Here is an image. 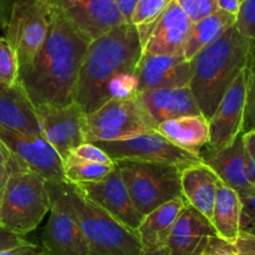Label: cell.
<instances>
[{
  "mask_svg": "<svg viewBox=\"0 0 255 255\" xmlns=\"http://www.w3.org/2000/svg\"><path fill=\"white\" fill-rule=\"evenodd\" d=\"M234 247L238 255H255V235L242 230Z\"/></svg>",
  "mask_w": 255,
  "mask_h": 255,
  "instance_id": "cell-37",
  "label": "cell"
},
{
  "mask_svg": "<svg viewBox=\"0 0 255 255\" xmlns=\"http://www.w3.org/2000/svg\"><path fill=\"white\" fill-rule=\"evenodd\" d=\"M11 156H13V154L9 151V149L6 148L5 144L0 140V169L8 168Z\"/></svg>",
  "mask_w": 255,
  "mask_h": 255,
  "instance_id": "cell-42",
  "label": "cell"
},
{
  "mask_svg": "<svg viewBox=\"0 0 255 255\" xmlns=\"http://www.w3.org/2000/svg\"><path fill=\"white\" fill-rule=\"evenodd\" d=\"M134 77L136 93L161 88H185L190 84L191 65L183 53L173 55L143 54Z\"/></svg>",
  "mask_w": 255,
  "mask_h": 255,
  "instance_id": "cell-15",
  "label": "cell"
},
{
  "mask_svg": "<svg viewBox=\"0 0 255 255\" xmlns=\"http://www.w3.org/2000/svg\"><path fill=\"white\" fill-rule=\"evenodd\" d=\"M242 213L243 203L239 193L220 181L210 219L218 237L234 244L242 232Z\"/></svg>",
  "mask_w": 255,
  "mask_h": 255,
  "instance_id": "cell-25",
  "label": "cell"
},
{
  "mask_svg": "<svg viewBox=\"0 0 255 255\" xmlns=\"http://www.w3.org/2000/svg\"><path fill=\"white\" fill-rule=\"evenodd\" d=\"M243 143L245 154L255 163V129L243 133Z\"/></svg>",
  "mask_w": 255,
  "mask_h": 255,
  "instance_id": "cell-40",
  "label": "cell"
},
{
  "mask_svg": "<svg viewBox=\"0 0 255 255\" xmlns=\"http://www.w3.org/2000/svg\"><path fill=\"white\" fill-rule=\"evenodd\" d=\"M244 232L252 233V234H254V235H255V227H250V228H248V229H245Z\"/></svg>",
  "mask_w": 255,
  "mask_h": 255,
  "instance_id": "cell-45",
  "label": "cell"
},
{
  "mask_svg": "<svg viewBox=\"0 0 255 255\" xmlns=\"http://www.w3.org/2000/svg\"><path fill=\"white\" fill-rule=\"evenodd\" d=\"M191 23L210 15L218 10L217 0H176Z\"/></svg>",
  "mask_w": 255,
  "mask_h": 255,
  "instance_id": "cell-33",
  "label": "cell"
},
{
  "mask_svg": "<svg viewBox=\"0 0 255 255\" xmlns=\"http://www.w3.org/2000/svg\"><path fill=\"white\" fill-rule=\"evenodd\" d=\"M254 44L233 25L190 60L189 88L205 119H210L235 78L247 68Z\"/></svg>",
  "mask_w": 255,
  "mask_h": 255,
  "instance_id": "cell-3",
  "label": "cell"
},
{
  "mask_svg": "<svg viewBox=\"0 0 255 255\" xmlns=\"http://www.w3.org/2000/svg\"><path fill=\"white\" fill-rule=\"evenodd\" d=\"M245 100H247V68L239 73L208 119L209 143L208 150L218 151L228 148L243 134Z\"/></svg>",
  "mask_w": 255,
  "mask_h": 255,
  "instance_id": "cell-10",
  "label": "cell"
},
{
  "mask_svg": "<svg viewBox=\"0 0 255 255\" xmlns=\"http://www.w3.org/2000/svg\"><path fill=\"white\" fill-rule=\"evenodd\" d=\"M155 131L174 145L197 156L200 155L202 149L209 143L208 119L202 114L165 120L155 128Z\"/></svg>",
  "mask_w": 255,
  "mask_h": 255,
  "instance_id": "cell-24",
  "label": "cell"
},
{
  "mask_svg": "<svg viewBox=\"0 0 255 255\" xmlns=\"http://www.w3.org/2000/svg\"><path fill=\"white\" fill-rule=\"evenodd\" d=\"M186 205L188 203L185 199L179 197L144 215L135 230L143 250H155L166 247L171 229Z\"/></svg>",
  "mask_w": 255,
  "mask_h": 255,
  "instance_id": "cell-23",
  "label": "cell"
},
{
  "mask_svg": "<svg viewBox=\"0 0 255 255\" xmlns=\"http://www.w3.org/2000/svg\"><path fill=\"white\" fill-rule=\"evenodd\" d=\"M90 41L60 11L50 6L45 41L33 61L20 68L19 77L34 108L74 103L78 75Z\"/></svg>",
  "mask_w": 255,
  "mask_h": 255,
  "instance_id": "cell-2",
  "label": "cell"
},
{
  "mask_svg": "<svg viewBox=\"0 0 255 255\" xmlns=\"http://www.w3.org/2000/svg\"><path fill=\"white\" fill-rule=\"evenodd\" d=\"M20 64L18 54L6 36H0V84L14 87L19 83Z\"/></svg>",
  "mask_w": 255,
  "mask_h": 255,
  "instance_id": "cell-29",
  "label": "cell"
},
{
  "mask_svg": "<svg viewBox=\"0 0 255 255\" xmlns=\"http://www.w3.org/2000/svg\"><path fill=\"white\" fill-rule=\"evenodd\" d=\"M8 166L9 176L0 194V229L25 237L50 212L46 180L14 156Z\"/></svg>",
  "mask_w": 255,
  "mask_h": 255,
  "instance_id": "cell-5",
  "label": "cell"
},
{
  "mask_svg": "<svg viewBox=\"0 0 255 255\" xmlns=\"http://www.w3.org/2000/svg\"><path fill=\"white\" fill-rule=\"evenodd\" d=\"M94 144L103 149L114 161L128 159L173 164L184 168L200 160L199 156L174 145L156 131H150L123 140L95 141Z\"/></svg>",
  "mask_w": 255,
  "mask_h": 255,
  "instance_id": "cell-9",
  "label": "cell"
},
{
  "mask_svg": "<svg viewBox=\"0 0 255 255\" xmlns=\"http://www.w3.org/2000/svg\"><path fill=\"white\" fill-rule=\"evenodd\" d=\"M200 255H238L234 244L213 235Z\"/></svg>",
  "mask_w": 255,
  "mask_h": 255,
  "instance_id": "cell-36",
  "label": "cell"
},
{
  "mask_svg": "<svg viewBox=\"0 0 255 255\" xmlns=\"http://www.w3.org/2000/svg\"><path fill=\"white\" fill-rule=\"evenodd\" d=\"M123 180L135 209L141 217L155 208L183 197L180 166L141 160H117Z\"/></svg>",
  "mask_w": 255,
  "mask_h": 255,
  "instance_id": "cell-6",
  "label": "cell"
},
{
  "mask_svg": "<svg viewBox=\"0 0 255 255\" xmlns=\"http://www.w3.org/2000/svg\"><path fill=\"white\" fill-rule=\"evenodd\" d=\"M85 141H115L155 131L136 94L108 100L97 110L85 113L83 123Z\"/></svg>",
  "mask_w": 255,
  "mask_h": 255,
  "instance_id": "cell-7",
  "label": "cell"
},
{
  "mask_svg": "<svg viewBox=\"0 0 255 255\" xmlns=\"http://www.w3.org/2000/svg\"><path fill=\"white\" fill-rule=\"evenodd\" d=\"M136 98L154 128L174 118L202 114L189 87L145 90Z\"/></svg>",
  "mask_w": 255,
  "mask_h": 255,
  "instance_id": "cell-17",
  "label": "cell"
},
{
  "mask_svg": "<svg viewBox=\"0 0 255 255\" xmlns=\"http://www.w3.org/2000/svg\"><path fill=\"white\" fill-rule=\"evenodd\" d=\"M69 154L77 156V158L84 159V160L93 161V163L105 164V165H114L115 164V161L94 143H83L82 145L73 149Z\"/></svg>",
  "mask_w": 255,
  "mask_h": 255,
  "instance_id": "cell-34",
  "label": "cell"
},
{
  "mask_svg": "<svg viewBox=\"0 0 255 255\" xmlns=\"http://www.w3.org/2000/svg\"><path fill=\"white\" fill-rule=\"evenodd\" d=\"M63 165L65 180L72 184H83L102 180L114 170L117 164L105 165V164L93 163L68 154L67 158L63 160Z\"/></svg>",
  "mask_w": 255,
  "mask_h": 255,
  "instance_id": "cell-27",
  "label": "cell"
},
{
  "mask_svg": "<svg viewBox=\"0 0 255 255\" xmlns=\"http://www.w3.org/2000/svg\"><path fill=\"white\" fill-rule=\"evenodd\" d=\"M118 9L122 13L123 18L127 23H130L131 14H133L134 8H135L138 0H115Z\"/></svg>",
  "mask_w": 255,
  "mask_h": 255,
  "instance_id": "cell-39",
  "label": "cell"
},
{
  "mask_svg": "<svg viewBox=\"0 0 255 255\" xmlns=\"http://www.w3.org/2000/svg\"><path fill=\"white\" fill-rule=\"evenodd\" d=\"M200 160L207 164L219 176L225 185L230 186L238 193L252 188L245 171V153L243 134L228 148L218 151H200Z\"/></svg>",
  "mask_w": 255,
  "mask_h": 255,
  "instance_id": "cell-22",
  "label": "cell"
},
{
  "mask_svg": "<svg viewBox=\"0 0 255 255\" xmlns=\"http://www.w3.org/2000/svg\"><path fill=\"white\" fill-rule=\"evenodd\" d=\"M51 204L69 213L82 229L90 255H140L143 247L129 229L67 180H46Z\"/></svg>",
  "mask_w": 255,
  "mask_h": 255,
  "instance_id": "cell-4",
  "label": "cell"
},
{
  "mask_svg": "<svg viewBox=\"0 0 255 255\" xmlns=\"http://www.w3.org/2000/svg\"><path fill=\"white\" fill-rule=\"evenodd\" d=\"M50 6L46 0H21L14 6L4 31L18 54L20 68L33 61L46 39Z\"/></svg>",
  "mask_w": 255,
  "mask_h": 255,
  "instance_id": "cell-8",
  "label": "cell"
},
{
  "mask_svg": "<svg viewBox=\"0 0 255 255\" xmlns=\"http://www.w3.org/2000/svg\"><path fill=\"white\" fill-rule=\"evenodd\" d=\"M35 112L44 139L63 160L73 149L87 143L83 131L85 113L77 103L64 107L44 105L35 108Z\"/></svg>",
  "mask_w": 255,
  "mask_h": 255,
  "instance_id": "cell-12",
  "label": "cell"
},
{
  "mask_svg": "<svg viewBox=\"0 0 255 255\" xmlns=\"http://www.w3.org/2000/svg\"><path fill=\"white\" fill-rule=\"evenodd\" d=\"M220 181L214 170L202 160L180 169L181 195L188 205L209 220L212 219Z\"/></svg>",
  "mask_w": 255,
  "mask_h": 255,
  "instance_id": "cell-20",
  "label": "cell"
},
{
  "mask_svg": "<svg viewBox=\"0 0 255 255\" xmlns=\"http://www.w3.org/2000/svg\"><path fill=\"white\" fill-rule=\"evenodd\" d=\"M140 255H169V252L165 247V248H161V249H155V250H143Z\"/></svg>",
  "mask_w": 255,
  "mask_h": 255,
  "instance_id": "cell-44",
  "label": "cell"
},
{
  "mask_svg": "<svg viewBox=\"0 0 255 255\" xmlns=\"http://www.w3.org/2000/svg\"><path fill=\"white\" fill-rule=\"evenodd\" d=\"M255 129V44L247 65V100L243 133Z\"/></svg>",
  "mask_w": 255,
  "mask_h": 255,
  "instance_id": "cell-31",
  "label": "cell"
},
{
  "mask_svg": "<svg viewBox=\"0 0 255 255\" xmlns=\"http://www.w3.org/2000/svg\"><path fill=\"white\" fill-rule=\"evenodd\" d=\"M239 195L243 203L240 229L245 230L250 227H255V188L240 191Z\"/></svg>",
  "mask_w": 255,
  "mask_h": 255,
  "instance_id": "cell-35",
  "label": "cell"
},
{
  "mask_svg": "<svg viewBox=\"0 0 255 255\" xmlns=\"http://www.w3.org/2000/svg\"><path fill=\"white\" fill-rule=\"evenodd\" d=\"M235 28L250 40H255V0H243L237 15Z\"/></svg>",
  "mask_w": 255,
  "mask_h": 255,
  "instance_id": "cell-32",
  "label": "cell"
},
{
  "mask_svg": "<svg viewBox=\"0 0 255 255\" xmlns=\"http://www.w3.org/2000/svg\"><path fill=\"white\" fill-rule=\"evenodd\" d=\"M173 0H138L130 23L138 29L141 44H145L151 29Z\"/></svg>",
  "mask_w": 255,
  "mask_h": 255,
  "instance_id": "cell-28",
  "label": "cell"
},
{
  "mask_svg": "<svg viewBox=\"0 0 255 255\" xmlns=\"http://www.w3.org/2000/svg\"><path fill=\"white\" fill-rule=\"evenodd\" d=\"M41 243L46 255H90L88 242L78 223L58 205L51 204Z\"/></svg>",
  "mask_w": 255,
  "mask_h": 255,
  "instance_id": "cell-18",
  "label": "cell"
},
{
  "mask_svg": "<svg viewBox=\"0 0 255 255\" xmlns=\"http://www.w3.org/2000/svg\"><path fill=\"white\" fill-rule=\"evenodd\" d=\"M21 0H0V29L5 30L14 6Z\"/></svg>",
  "mask_w": 255,
  "mask_h": 255,
  "instance_id": "cell-38",
  "label": "cell"
},
{
  "mask_svg": "<svg viewBox=\"0 0 255 255\" xmlns=\"http://www.w3.org/2000/svg\"><path fill=\"white\" fill-rule=\"evenodd\" d=\"M90 40L127 23L115 0H46Z\"/></svg>",
  "mask_w": 255,
  "mask_h": 255,
  "instance_id": "cell-13",
  "label": "cell"
},
{
  "mask_svg": "<svg viewBox=\"0 0 255 255\" xmlns=\"http://www.w3.org/2000/svg\"><path fill=\"white\" fill-rule=\"evenodd\" d=\"M75 185L88 199L103 208L123 225L134 232L138 229L143 217L134 207L118 166L102 180Z\"/></svg>",
  "mask_w": 255,
  "mask_h": 255,
  "instance_id": "cell-14",
  "label": "cell"
},
{
  "mask_svg": "<svg viewBox=\"0 0 255 255\" xmlns=\"http://www.w3.org/2000/svg\"><path fill=\"white\" fill-rule=\"evenodd\" d=\"M8 176H9V166L5 169H0V194H1V191H3V188L4 185H5Z\"/></svg>",
  "mask_w": 255,
  "mask_h": 255,
  "instance_id": "cell-43",
  "label": "cell"
},
{
  "mask_svg": "<svg viewBox=\"0 0 255 255\" xmlns=\"http://www.w3.org/2000/svg\"><path fill=\"white\" fill-rule=\"evenodd\" d=\"M240 1H243V0H240Z\"/></svg>",
  "mask_w": 255,
  "mask_h": 255,
  "instance_id": "cell-46",
  "label": "cell"
},
{
  "mask_svg": "<svg viewBox=\"0 0 255 255\" xmlns=\"http://www.w3.org/2000/svg\"><path fill=\"white\" fill-rule=\"evenodd\" d=\"M240 0H217V5L219 10L229 13L232 15H238L240 9Z\"/></svg>",
  "mask_w": 255,
  "mask_h": 255,
  "instance_id": "cell-41",
  "label": "cell"
},
{
  "mask_svg": "<svg viewBox=\"0 0 255 255\" xmlns=\"http://www.w3.org/2000/svg\"><path fill=\"white\" fill-rule=\"evenodd\" d=\"M0 140L14 158L45 180H65L63 159L43 135H31L0 125Z\"/></svg>",
  "mask_w": 255,
  "mask_h": 255,
  "instance_id": "cell-11",
  "label": "cell"
},
{
  "mask_svg": "<svg viewBox=\"0 0 255 255\" xmlns=\"http://www.w3.org/2000/svg\"><path fill=\"white\" fill-rule=\"evenodd\" d=\"M0 125L31 135H43L35 108L20 82L14 87L0 84Z\"/></svg>",
  "mask_w": 255,
  "mask_h": 255,
  "instance_id": "cell-21",
  "label": "cell"
},
{
  "mask_svg": "<svg viewBox=\"0 0 255 255\" xmlns=\"http://www.w3.org/2000/svg\"><path fill=\"white\" fill-rule=\"evenodd\" d=\"M191 21L176 0H173L156 20L143 46V54L173 55L183 53Z\"/></svg>",
  "mask_w": 255,
  "mask_h": 255,
  "instance_id": "cell-16",
  "label": "cell"
},
{
  "mask_svg": "<svg viewBox=\"0 0 255 255\" xmlns=\"http://www.w3.org/2000/svg\"><path fill=\"white\" fill-rule=\"evenodd\" d=\"M235 21L237 16L218 9L199 21L191 23L190 30L183 46L184 58L190 61L199 51L218 40L228 29L235 25Z\"/></svg>",
  "mask_w": 255,
  "mask_h": 255,
  "instance_id": "cell-26",
  "label": "cell"
},
{
  "mask_svg": "<svg viewBox=\"0 0 255 255\" xmlns=\"http://www.w3.org/2000/svg\"><path fill=\"white\" fill-rule=\"evenodd\" d=\"M0 255H46L41 245L26 240L23 235L0 229Z\"/></svg>",
  "mask_w": 255,
  "mask_h": 255,
  "instance_id": "cell-30",
  "label": "cell"
},
{
  "mask_svg": "<svg viewBox=\"0 0 255 255\" xmlns=\"http://www.w3.org/2000/svg\"><path fill=\"white\" fill-rule=\"evenodd\" d=\"M141 55L143 44L131 23L115 26L90 41L78 75L74 103L90 113L112 98L136 94L134 74Z\"/></svg>",
  "mask_w": 255,
  "mask_h": 255,
  "instance_id": "cell-1",
  "label": "cell"
},
{
  "mask_svg": "<svg viewBox=\"0 0 255 255\" xmlns=\"http://www.w3.org/2000/svg\"><path fill=\"white\" fill-rule=\"evenodd\" d=\"M213 235L217 233L212 222L186 205L171 229L166 249L169 255H200Z\"/></svg>",
  "mask_w": 255,
  "mask_h": 255,
  "instance_id": "cell-19",
  "label": "cell"
}]
</instances>
